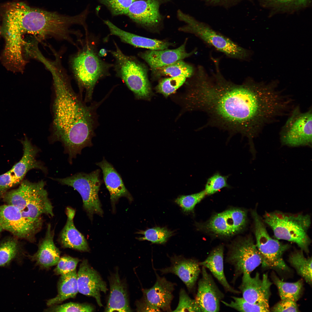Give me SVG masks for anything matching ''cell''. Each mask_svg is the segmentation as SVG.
Segmentation results:
<instances>
[{"label": "cell", "mask_w": 312, "mask_h": 312, "mask_svg": "<svg viewBox=\"0 0 312 312\" xmlns=\"http://www.w3.org/2000/svg\"><path fill=\"white\" fill-rule=\"evenodd\" d=\"M212 60L215 70L211 75L200 67L189 81L187 107L207 113L210 125L246 137L252 148L253 139L279 116V93L271 83L250 78L241 84L234 83L222 74L219 59Z\"/></svg>", "instance_id": "1"}, {"label": "cell", "mask_w": 312, "mask_h": 312, "mask_svg": "<svg viewBox=\"0 0 312 312\" xmlns=\"http://www.w3.org/2000/svg\"><path fill=\"white\" fill-rule=\"evenodd\" d=\"M47 69L52 76L54 93L51 138L53 142L61 143L71 163L83 148L92 146L93 109L74 92L62 63H52Z\"/></svg>", "instance_id": "2"}, {"label": "cell", "mask_w": 312, "mask_h": 312, "mask_svg": "<svg viewBox=\"0 0 312 312\" xmlns=\"http://www.w3.org/2000/svg\"><path fill=\"white\" fill-rule=\"evenodd\" d=\"M83 14L68 16L31 8L22 3L15 18V24L22 35L30 34L39 41L49 38L66 40L74 44L73 36L77 32L71 30L75 24L83 25Z\"/></svg>", "instance_id": "3"}, {"label": "cell", "mask_w": 312, "mask_h": 312, "mask_svg": "<svg viewBox=\"0 0 312 312\" xmlns=\"http://www.w3.org/2000/svg\"><path fill=\"white\" fill-rule=\"evenodd\" d=\"M70 63L80 94L84 91L85 102L90 101L96 84L109 74L112 65L103 60L94 47L88 41L72 56Z\"/></svg>", "instance_id": "4"}, {"label": "cell", "mask_w": 312, "mask_h": 312, "mask_svg": "<svg viewBox=\"0 0 312 312\" xmlns=\"http://www.w3.org/2000/svg\"><path fill=\"white\" fill-rule=\"evenodd\" d=\"M178 18L185 23L179 29L193 34L208 45L224 53L227 57L241 61L249 60L252 52L243 48L229 38L218 32L205 23L179 10Z\"/></svg>", "instance_id": "5"}, {"label": "cell", "mask_w": 312, "mask_h": 312, "mask_svg": "<svg viewBox=\"0 0 312 312\" xmlns=\"http://www.w3.org/2000/svg\"><path fill=\"white\" fill-rule=\"evenodd\" d=\"M263 221L273 231L275 237L296 243L308 253L311 240L307 234L311 220L308 214H292L278 211L265 213Z\"/></svg>", "instance_id": "6"}, {"label": "cell", "mask_w": 312, "mask_h": 312, "mask_svg": "<svg viewBox=\"0 0 312 312\" xmlns=\"http://www.w3.org/2000/svg\"><path fill=\"white\" fill-rule=\"evenodd\" d=\"M114 44L116 49L109 51L115 60L117 75L137 98H148L151 89L146 67L134 57L124 54L115 42Z\"/></svg>", "instance_id": "7"}, {"label": "cell", "mask_w": 312, "mask_h": 312, "mask_svg": "<svg viewBox=\"0 0 312 312\" xmlns=\"http://www.w3.org/2000/svg\"><path fill=\"white\" fill-rule=\"evenodd\" d=\"M100 170L98 169L89 173L79 172L64 178H53L62 185L73 188L81 197L84 209L91 220L93 215H102L103 212L98 193L102 181Z\"/></svg>", "instance_id": "8"}, {"label": "cell", "mask_w": 312, "mask_h": 312, "mask_svg": "<svg viewBox=\"0 0 312 312\" xmlns=\"http://www.w3.org/2000/svg\"><path fill=\"white\" fill-rule=\"evenodd\" d=\"M312 114L311 107L302 112L299 106H295L280 133L282 145L311 147Z\"/></svg>", "instance_id": "9"}, {"label": "cell", "mask_w": 312, "mask_h": 312, "mask_svg": "<svg viewBox=\"0 0 312 312\" xmlns=\"http://www.w3.org/2000/svg\"><path fill=\"white\" fill-rule=\"evenodd\" d=\"M252 213L254 223L256 245L262 257V267L276 269L283 268L285 265L283 255L289 248V245L283 244L272 238L256 211H253Z\"/></svg>", "instance_id": "10"}, {"label": "cell", "mask_w": 312, "mask_h": 312, "mask_svg": "<svg viewBox=\"0 0 312 312\" xmlns=\"http://www.w3.org/2000/svg\"><path fill=\"white\" fill-rule=\"evenodd\" d=\"M225 261L233 267L235 281L244 273L250 274L261 263L262 257L252 239L248 237L230 247Z\"/></svg>", "instance_id": "11"}, {"label": "cell", "mask_w": 312, "mask_h": 312, "mask_svg": "<svg viewBox=\"0 0 312 312\" xmlns=\"http://www.w3.org/2000/svg\"><path fill=\"white\" fill-rule=\"evenodd\" d=\"M0 225L16 237L31 242L35 241L40 231L26 220L20 210L8 204L0 206Z\"/></svg>", "instance_id": "12"}, {"label": "cell", "mask_w": 312, "mask_h": 312, "mask_svg": "<svg viewBox=\"0 0 312 312\" xmlns=\"http://www.w3.org/2000/svg\"><path fill=\"white\" fill-rule=\"evenodd\" d=\"M246 222L247 214L245 211L232 209L214 216L206 223V227L215 234L230 236L242 230Z\"/></svg>", "instance_id": "13"}, {"label": "cell", "mask_w": 312, "mask_h": 312, "mask_svg": "<svg viewBox=\"0 0 312 312\" xmlns=\"http://www.w3.org/2000/svg\"><path fill=\"white\" fill-rule=\"evenodd\" d=\"M242 275V283L239 287L242 298L251 303L269 306L272 283L267 274H264L261 278L257 272L253 277L250 274L246 273Z\"/></svg>", "instance_id": "14"}, {"label": "cell", "mask_w": 312, "mask_h": 312, "mask_svg": "<svg viewBox=\"0 0 312 312\" xmlns=\"http://www.w3.org/2000/svg\"><path fill=\"white\" fill-rule=\"evenodd\" d=\"M77 273L78 292L94 297L98 305L102 306L100 293L101 292L106 293L107 289L106 283L99 274L90 266L86 259L81 263Z\"/></svg>", "instance_id": "15"}, {"label": "cell", "mask_w": 312, "mask_h": 312, "mask_svg": "<svg viewBox=\"0 0 312 312\" xmlns=\"http://www.w3.org/2000/svg\"><path fill=\"white\" fill-rule=\"evenodd\" d=\"M202 276L198 283L195 300L201 312H218L220 302L224 298L223 293L215 284L206 268L202 266Z\"/></svg>", "instance_id": "16"}, {"label": "cell", "mask_w": 312, "mask_h": 312, "mask_svg": "<svg viewBox=\"0 0 312 312\" xmlns=\"http://www.w3.org/2000/svg\"><path fill=\"white\" fill-rule=\"evenodd\" d=\"M159 0H137L129 7L127 15L136 23L149 28L157 27L161 16Z\"/></svg>", "instance_id": "17"}, {"label": "cell", "mask_w": 312, "mask_h": 312, "mask_svg": "<svg viewBox=\"0 0 312 312\" xmlns=\"http://www.w3.org/2000/svg\"><path fill=\"white\" fill-rule=\"evenodd\" d=\"M171 265L160 270L163 274L171 273L177 275L184 283L189 291L194 288L200 272L196 260L174 255L170 258Z\"/></svg>", "instance_id": "18"}, {"label": "cell", "mask_w": 312, "mask_h": 312, "mask_svg": "<svg viewBox=\"0 0 312 312\" xmlns=\"http://www.w3.org/2000/svg\"><path fill=\"white\" fill-rule=\"evenodd\" d=\"M54 231L49 224L44 237L38 243L37 251L33 255L28 256L41 269H49L56 265L60 258V252L54 244Z\"/></svg>", "instance_id": "19"}, {"label": "cell", "mask_w": 312, "mask_h": 312, "mask_svg": "<svg viewBox=\"0 0 312 312\" xmlns=\"http://www.w3.org/2000/svg\"><path fill=\"white\" fill-rule=\"evenodd\" d=\"M21 142L23 147V156L9 170L16 185L21 182L26 174L31 170L37 169L45 173L47 172L46 168L36 159L39 149L33 145L26 136Z\"/></svg>", "instance_id": "20"}, {"label": "cell", "mask_w": 312, "mask_h": 312, "mask_svg": "<svg viewBox=\"0 0 312 312\" xmlns=\"http://www.w3.org/2000/svg\"><path fill=\"white\" fill-rule=\"evenodd\" d=\"M187 40L175 49L149 50L139 53V55L148 64L151 69L165 66L177 61L183 60L196 53V49L190 52L187 51Z\"/></svg>", "instance_id": "21"}, {"label": "cell", "mask_w": 312, "mask_h": 312, "mask_svg": "<svg viewBox=\"0 0 312 312\" xmlns=\"http://www.w3.org/2000/svg\"><path fill=\"white\" fill-rule=\"evenodd\" d=\"M96 164L102 170L104 181L110 194L113 209L115 208L116 204L121 197H125L131 202L133 200L132 196L125 187L121 176L113 166L104 157L101 161Z\"/></svg>", "instance_id": "22"}, {"label": "cell", "mask_w": 312, "mask_h": 312, "mask_svg": "<svg viewBox=\"0 0 312 312\" xmlns=\"http://www.w3.org/2000/svg\"><path fill=\"white\" fill-rule=\"evenodd\" d=\"M156 280L153 286L143 289V296L151 304L164 311H171L175 284L156 273Z\"/></svg>", "instance_id": "23"}, {"label": "cell", "mask_w": 312, "mask_h": 312, "mask_svg": "<svg viewBox=\"0 0 312 312\" xmlns=\"http://www.w3.org/2000/svg\"><path fill=\"white\" fill-rule=\"evenodd\" d=\"M75 213L73 209L69 207L66 208L67 221L60 233L59 241L64 248L89 252L90 249L86 239L74 225L73 219Z\"/></svg>", "instance_id": "24"}, {"label": "cell", "mask_w": 312, "mask_h": 312, "mask_svg": "<svg viewBox=\"0 0 312 312\" xmlns=\"http://www.w3.org/2000/svg\"><path fill=\"white\" fill-rule=\"evenodd\" d=\"M104 22L109 29L110 35L117 36L122 42L136 47L158 50L168 49L174 44L168 41L150 38L126 31L108 20Z\"/></svg>", "instance_id": "25"}, {"label": "cell", "mask_w": 312, "mask_h": 312, "mask_svg": "<svg viewBox=\"0 0 312 312\" xmlns=\"http://www.w3.org/2000/svg\"><path fill=\"white\" fill-rule=\"evenodd\" d=\"M110 292L105 311L130 312L126 285L120 279L118 271L109 278Z\"/></svg>", "instance_id": "26"}, {"label": "cell", "mask_w": 312, "mask_h": 312, "mask_svg": "<svg viewBox=\"0 0 312 312\" xmlns=\"http://www.w3.org/2000/svg\"><path fill=\"white\" fill-rule=\"evenodd\" d=\"M224 248L219 246L213 250L204 261L199 262L200 266L208 268L223 286L225 290L238 294L240 292L233 288L229 283L225 276L223 265Z\"/></svg>", "instance_id": "27"}, {"label": "cell", "mask_w": 312, "mask_h": 312, "mask_svg": "<svg viewBox=\"0 0 312 312\" xmlns=\"http://www.w3.org/2000/svg\"><path fill=\"white\" fill-rule=\"evenodd\" d=\"M58 293L47 301L48 307L58 304L70 298H75L78 292L77 273L76 270L61 275L57 284Z\"/></svg>", "instance_id": "28"}, {"label": "cell", "mask_w": 312, "mask_h": 312, "mask_svg": "<svg viewBox=\"0 0 312 312\" xmlns=\"http://www.w3.org/2000/svg\"><path fill=\"white\" fill-rule=\"evenodd\" d=\"M260 5L272 14L291 13L309 7L311 0H259Z\"/></svg>", "instance_id": "29"}, {"label": "cell", "mask_w": 312, "mask_h": 312, "mask_svg": "<svg viewBox=\"0 0 312 312\" xmlns=\"http://www.w3.org/2000/svg\"><path fill=\"white\" fill-rule=\"evenodd\" d=\"M25 255L21 245L16 238L10 237L0 243V267L9 266L14 260L20 262Z\"/></svg>", "instance_id": "30"}, {"label": "cell", "mask_w": 312, "mask_h": 312, "mask_svg": "<svg viewBox=\"0 0 312 312\" xmlns=\"http://www.w3.org/2000/svg\"><path fill=\"white\" fill-rule=\"evenodd\" d=\"M195 70L192 65L185 62L183 60L161 67L151 69L152 76L155 79L165 76L170 77L182 76L189 78L193 75Z\"/></svg>", "instance_id": "31"}, {"label": "cell", "mask_w": 312, "mask_h": 312, "mask_svg": "<svg viewBox=\"0 0 312 312\" xmlns=\"http://www.w3.org/2000/svg\"><path fill=\"white\" fill-rule=\"evenodd\" d=\"M302 250H296L289 256V261L298 274L310 285L312 284V258L305 257Z\"/></svg>", "instance_id": "32"}, {"label": "cell", "mask_w": 312, "mask_h": 312, "mask_svg": "<svg viewBox=\"0 0 312 312\" xmlns=\"http://www.w3.org/2000/svg\"><path fill=\"white\" fill-rule=\"evenodd\" d=\"M272 278L278 289L281 300H287L296 302L299 299L303 289L302 281L288 283L283 281L275 275H273Z\"/></svg>", "instance_id": "33"}, {"label": "cell", "mask_w": 312, "mask_h": 312, "mask_svg": "<svg viewBox=\"0 0 312 312\" xmlns=\"http://www.w3.org/2000/svg\"><path fill=\"white\" fill-rule=\"evenodd\" d=\"M137 233L144 236L138 238L139 240H147L152 243L160 244L165 243L174 234L173 231L166 227H160L148 229L145 231H140Z\"/></svg>", "instance_id": "34"}, {"label": "cell", "mask_w": 312, "mask_h": 312, "mask_svg": "<svg viewBox=\"0 0 312 312\" xmlns=\"http://www.w3.org/2000/svg\"><path fill=\"white\" fill-rule=\"evenodd\" d=\"M233 299L229 303L221 300L224 305L241 312H268L269 306L249 302L243 298L233 296Z\"/></svg>", "instance_id": "35"}, {"label": "cell", "mask_w": 312, "mask_h": 312, "mask_svg": "<svg viewBox=\"0 0 312 312\" xmlns=\"http://www.w3.org/2000/svg\"><path fill=\"white\" fill-rule=\"evenodd\" d=\"M186 78L182 76L163 79L157 86V91L166 96L174 92L185 82Z\"/></svg>", "instance_id": "36"}, {"label": "cell", "mask_w": 312, "mask_h": 312, "mask_svg": "<svg viewBox=\"0 0 312 312\" xmlns=\"http://www.w3.org/2000/svg\"><path fill=\"white\" fill-rule=\"evenodd\" d=\"M207 195L204 190L189 195L178 196L174 200L181 208L183 212L188 213L193 211L195 205Z\"/></svg>", "instance_id": "37"}, {"label": "cell", "mask_w": 312, "mask_h": 312, "mask_svg": "<svg viewBox=\"0 0 312 312\" xmlns=\"http://www.w3.org/2000/svg\"><path fill=\"white\" fill-rule=\"evenodd\" d=\"M45 312H92L94 310L91 305L86 303L70 302L61 305L56 304L50 307Z\"/></svg>", "instance_id": "38"}, {"label": "cell", "mask_w": 312, "mask_h": 312, "mask_svg": "<svg viewBox=\"0 0 312 312\" xmlns=\"http://www.w3.org/2000/svg\"><path fill=\"white\" fill-rule=\"evenodd\" d=\"M228 176L216 173L209 178L206 184L204 190L207 195L213 194L224 187H230L227 183Z\"/></svg>", "instance_id": "39"}, {"label": "cell", "mask_w": 312, "mask_h": 312, "mask_svg": "<svg viewBox=\"0 0 312 312\" xmlns=\"http://www.w3.org/2000/svg\"><path fill=\"white\" fill-rule=\"evenodd\" d=\"M174 312H201L195 299L190 298L183 289H181L177 306Z\"/></svg>", "instance_id": "40"}, {"label": "cell", "mask_w": 312, "mask_h": 312, "mask_svg": "<svg viewBox=\"0 0 312 312\" xmlns=\"http://www.w3.org/2000/svg\"><path fill=\"white\" fill-rule=\"evenodd\" d=\"M79 259L69 256H64L60 257L57 266L53 270L56 275L65 274L75 270Z\"/></svg>", "instance_id": "41"}, {"label": "cell", "mask_w": 312, "mask_h": 312, "mask_svg": "<svg viewBox=\"0 0 312 312\" xmlns=\"http://www.w3.org/2000/svg\"><path fill=\"white\" fill-rule=\"evenodd\" d=\"M110 10L114 15L127 14L131 4L137 0H99Z\"/></svg>", "instance_id": "42"}, {"label": "cell", "mask_w": 312, "mask_h": 312, "mask_svg": "<svg viewBox=\"0 0 312 312\" xmlns=\"http://www.w3.org/2000/svg\"><path fill=\"white\" fill-rule=\"evenodd\" d=\"M16 185L15 181L8 171L0 175V197H2L10 188Z\"/></svg>", "instance_id": "43"}, {"label": "cell", "mask_w": 312, "mask_h": 312, "mask_svg": "<svg viewBox=\"0 0 312 312\" xmlns=\"http://www.w3.org/2000/svg\"><path fill=\"white\" fill-rule=\"evenodd\" d=\"M274 312H298V305L296 302L287 300H281L273 308Z\"/></svg>", "instance_id": "44"}, {"label": "cell", "mask_w": 312, "mask_h": 312, "mask_svg": "<svg viewBox=\"0 0 312 312\" xmlns=\"http://www.w3.org/2000/svg\"><path fill=\"white\" fill-rule=\"evenodd\" d=\"M136 310L138 312H159L161 310L159 308L150 303L143 296L140 300L136 303Z\"/></svg>", "instance_id": "45"}, {"label": "cell", "mask_w": 312, "mask_h": 312, "mask_svg": "<svg viewBox=\"0 0 312 312\" xmlns=\"http://www.w3.org/2000/svg\"><path fill=\"white\" fill-rule=\"evenodd\" d=\"M243 0H203L206 2L213 5L226 6L235 4L236 3Z\"/></svg>", "instance_id": "46"}, {"label": "cell", "mask_w": 312, "mask_h": 312, "mask_svg": "<svg viewBox=\"0 0 312 312\" xmlns=\"http://www.w3.org/2000/svg\"><path fill=\"white\" fill-rule=\"evenodd\" d=\"M98 55L99 56H105L107 55V51L104 49H102L99 51Z\"/></svg>", "instance_id": "47"}, {"label": "cell", "mask_w": 312, "mask_h": 312, "mask_svg": "<svg viewBox=\"0 0 312 312\" xmlns=\"http://www.w3.org/2000/svg\"><path fill=\"white\" fill-rule=\"evenodd\" d=\"M3 230V229L2 228V227L1 225H0V236L1 233V232L2 231V230Z\"/></svg>", "instance_id": "48"}]
</instances>
